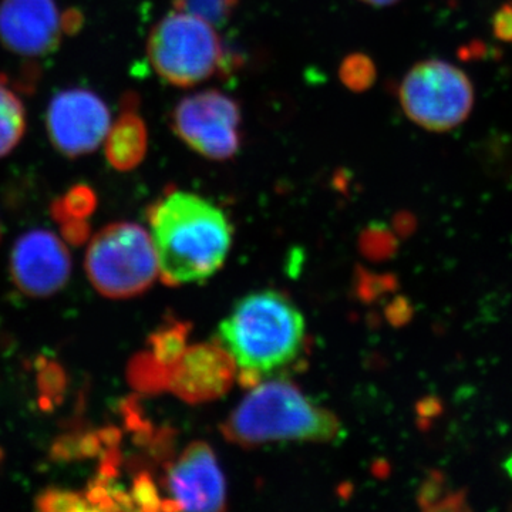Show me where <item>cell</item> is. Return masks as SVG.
Wrapping results in <instances>:
<instances>
[{"instance_id": "cell-1", "label": "cell", "mask_w": 512, "mask_h": 512, "mask_svg": "<svg viewBox=\"0 0 512 512\" xmlns=\"http://www.w3.org/2000/svg\"><path fill=\"white\" fill-rule=\"evenodd\" d=\"M151 238L165 284L207 281L220 271L232 244L227 215L187 191H171L150 208Z\"/></svg>"}, {"instance_id": "cell-2", "label": "cell", "mask_w": 512, "mask_h": 512, "mask_svg": "<svg viewBox=\"0 0 512 512\" xmlns=\"http://www.w3.org/2000/svg\"><path fill=\"white\" fill-rule=\"evenodd\" d=\"M305 330V318L285 295L258 291L231 309L221 323L220 339L242 375L259 377L298 356Z\"/></svg>"}, {"instance_id": "cell-3", "label": "cell", "mask_w": 512, "mask_h": 512, "mask_svg": "<svg viewBox=\"0 0 512 512\" xmlns=\"http://www.w3.org/2000/svg\"><path fill=\"white\" fill-rule=\"evenodd\" d=\"M224 436L242 447L272 443L339 439L342 426L335 414L312 402L293 384L269 380L256 386L227 421Z\"/></svg>"}, {"instance_id": "cell-4", "label": "cell", "mask_w": 512, "mask_h": 512, "mask_svg": "<svg viewBox=\"0 0 512 512\" xmlns=\"http://www.w3.org/2000/svg\"><path fill=\"white\" fill-rule=\"evenodd\" d=\"M148 60L154 72L177 87L197 86L224 62V46L211 23L194 13H168L148 39Z\"/></svg>"}, {"instance_id": "cell-5", "label": "cell", "mask_w": 512, "mask_h": 512, "mask_svg": "<svg viewBox=\"0 0 512 512\" xmlns=\"http://www.w3.org/2000/svg\"><path fill=\"white\" fill-rule=\"evenodd\" d=\"M86 271L101 295L116 299L140 295L160 274L151 234L131 222L109 225L93 238Z\"/></svg>"}, {"instance_id": "cell-6", "label": "cell", "mask_w": 512, "mask_h": 512, "mask_svg": "<svg viewBox=\"0 0 512 512\" xmlns=\"http://www.w3.org/2000/svg\"><path fill=\"white\" fill-rule=\"evenodd\" d=\"M406 116L429 131L453 130L467 120L474 89L466 73L443 60H424L404 76L399 89Z\"/></svg>"}, {"instance_id": "cell-7", "label": "cell", "mask_w": 512, "mask_h": 512, "mask_svg": "<svg viewBox=\"0 0 512 512\" xmlns=\"http://www.w3.org/2000/svg\"><path fill=\"white\" fill-rule=\"evenodd\" d=\"M241 109L217 90L184 97L171 114V128L185 146L208 160L225 161L241 148Z\"/></svg>"}, {"instance_id": "cell-8", "label": "cell", "mask_w": 512, "mask_h": 512, "mask_svg": "<svg viewBox=\"0 0 512 512\" xmlns=\"http://www.w3.org/2000/svg\"><path fill=\"white\" fill-rule=\"evenodd\" d=\"M110 127L109 107L90 90H63L53 97L47 109L50 141L66 157L96 151L106 140Z\"/></svg>"}, {"instance_id": "cell-9", "label": "cell", "mask_w": 512, "mask_h": 512, "mask_svg": "<svg viewBox=\"0 0 512 512\" xmlns=\"http://www.w3.org/2000/svg\"><path fill=\"white\" fill-rule=\"evenodd\" d=\"M171 508L190 511H220L227 500V484L217 457L205 443L183 451L168 471Z\"/></svg>"}, {"instance_id": "cell-10", "label": "cell", "mask_w": 512, "mask_h": 512, "mask_svg": "<svg viewBox=\"0 0 512 512\" xmlns=\"http://www.w3.org/2000/svg\"><path fill=\"white\" fill-rule=\"evenodd\" d=\"M63 33V15L55 0H3L0 5V39L16 55H50Z\"/></svg>"}, {"instance_id": "cell-11", "label": "cell", "mask_w": 512, "mask_h": 512, "mask_svg": "<svg viewBox=\"0 0 512 512\" xmlns=\"http://www.w3.org/2000/svg\"><path fill=\"white\" fill-rule=\"evenodd\" d=\"M70 271L69 251L55 234L45 229L26 232L13 248V281L26 295H53L66 285Z\"/></svg>"}, {"instance_id": "cell-12", "label": "cell", "mask_w": 512, "mask_h": 512, "mask_svg": "<svg viewBox=\"0 0 512 512\" xmlns=\"http://www.w3.org/2000/svg\"><path fill=\"white\" fill-rule=\"evenodd\" d=\"M234 365L227 350L201 346L185 353L171 383L185 399H211L227 390Z\"/></svg>"}, {"instance_id": "cell-13", "label": "cell", "mask_w": 512, "mask_h": 512, "mask_svg": "<svg viewBox=\"0 0 512 512\" xmlns=\"http://www.w3.org/2000/svg\"><path fill=\"white\" fill-rule=\"evenodd\" d=\"M147 148L146 123L133 110L127 109L110 127L104 140L107 160L117 171H131L146 158Z\"/></svg>"}, {"instance_id": "cell-14", "label": "cell", "mask_w": 512, "mask_h": 512, "mask_svg": "<svg viewBox=\"0 0 512 512\" xmlns=\"http://www.w3.org/2000/svg\"><path fill=\"white\" fill-rule=\"evenodd\" d=\"M26 128L25 107L5 83L0 82V158L8 156Z\"/></svg>"}, {"instance_id": "cell-15", "label": "cell", "mask_w": 512, "mask_h": 512, "mask_svg": "<svg viewBox=\"0 0 512 512\" xmlns=\"http://www.w3.org/2000/svg\"><path fill=\"white\" fill-rule=\"evenodd\" d=\"M97 200L94 192L86 185H76L63 198L52 205V215L56 221L86 220L93 214Z\"/></svg>"}, {"instance_id": "cell-16", "label": "cell", "mask_w": 512, "mask_h": 512, "mask_svg": "<svg viewBox=\"0 0 512 512\" xmlns=\"http://www.w3.org/2000/svg\"><path fill=\"white\" fill-rule=\"evenodd\" d=\"M342 82L355 92H363L376 80V67L367 56H349L340 67Z\"/></svg>"}, {"instance_id": "cell-17", "label": "cell", "mask_w": 512, "mask_h": 512, "mask_svg": "<svg viewBox=\"0 0 512 512\" xmlns=\"http://www.w3.org/2000/svg\"><path fill=\"white\" fill-rule=\"evenodd\" d=\"M37 510L40 511H90L92 505L86 497L69 491L47 490L37 497Z\"/></svg>"}, {"instance_id": "cell-18", "label": "cell", "mask_w": 512, "mask_h": 512, "mask_svg": "<svg viewBox=\"0 0 512 512\" xmlns=\"http://www.w3.org/2000/svg\"><path fill=\"white\" fill-rule=\"evenodd\" d=\"M37 383H39L43 396L50 397L52 400L62 399V394L67 386L66 373H64L63 367L57 363L47 362L46 366L39 370Z\"/></svg>"}, {"instance_id": "cell-19", "label": "cell", "mask_w": 512, "mask_h": 512, "mask_svg": "<svg viewBox=\"0 0 512 512\" xmlns=\"http://www.w3.org/2000/svg\"><path fill=\"white\" fill-rule=\"evenodd\" d=\"M133 501H136L143 510H157L158 503L156 487L147 476H140L134 483Z\"/></svg>"}, {"instance_id": "cell-20", "label": "cell", "mask_w": 512, "mask_h": 512, "mask_svg": "<svg viewBox=\"0 0 512 512\" xmlns=\"http://www.w3.org/2000/svg\"><path fill=\"white\" fill-rule=\"evenodd\" d=\"M154 349L161 362H174L181 355V339L175 332L161 333L154 339Z\"/></svg>"}, {"instance_id": "cell-21", "label": "cell", "mask_w": 512, "mask_h": 512, "mask_svg": "<svg viewBox=\"0 0 512 512\" xmlns=\"http://www.w3.org/2000/svg\"><path fill=\"white\" fill-rule=\"evenodd\" d=\"M493 30L497 39L505 43H512V0H508L495 13L493 18Z\"/></svg>"}, {"instance_id": "cell-22", "label": "cell", "mask_w": 512, "mask_h": 512, "mask_svg": "<svg viewBox=\"0 0 512 512\" xmlns=\"http://www.w3.org/2000/svg\"><path fill=\"white\" fill-rule=\"evenodd\" d=\"M62 234L69 244L79 247L90 238V227L84 220H70L64 222Z\"/></svg>"}, {"instance_id": "cell-23", "label": "cell", "mask_w": 512, "mask_h": 512, "mask_svg": "<svg viewBox=\"0 0 512 512\" xmlns=\"http://www.w3.org/2000/svg\"><path fill=\"white\" fill-rule=\"evenodd\" d=\"M52 456L56 460H73L82 457L80 454V439L76 436L60 437L52 448Z\"/></svg>"}, {"instance_id": "cell-24", "label": "cell", "mask_w": 512, "mask_h": 512, "mask_svg": "<svg viewBox=\"0 0 512 512\" xmlns=\"http://www.w3.org/2000/svg\"><path fill=\"white\" fill-rule=\"evenodd\" d=\"M101 451V440L96 434H86L80 439V454L82 457H96Z\"/></svg>"}, {"instance_id": "cell-25", "label": "cell", "mask_w": 512, "mask_h": 512, "mask_svg": "<svg viewBox=\"0 0 512 512\" xmlns=\"http://www.w3.org/2000/svg\"><path fill=\"white\" fill-rule=\"evenodd\" d=\"M99 437L101 443L107 444V446H114L120 439V433L116 429H113V427H109V429L101 430Z\"/></svg>"}, {"instance_id": "cell-26", "label": "cell", "mask_w": 512, "mask_h": 512, "mask_svg": "<svg viewBox=\"0 0 512 512\" xmlns=\"http://www.w3.org/2000/svg\"><path fill=\"white\" fill-rule=\"evenodd\" d=\"M367 5L377 6V8H384V6L393 5V3L399 2V0H362Z\"/></svg>"}, {"instance_id": "cell-27", "label": "cell", "mask_w": 512, "mask_h": 512, "mask_svg": "<svg viewBox=\"0 0 512 512\" xmlns=\"http://www.w3.org/2000/svg\"><path fill=\"white\" fill-rule=\"evenodd\" d=\"M507 470H508V473H510V476L512 477V457L510 458V460H508Z\"/></svg>"}]
</instances>
